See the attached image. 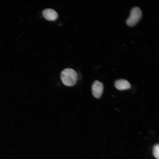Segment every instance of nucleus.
Segmentation results:
<instances>
[{
	"mask_svg": "<svg viewBox=\"0 0 159 159\" xmlns=\"http://www.w3.org/2000/svg\"><path fill=\"white\" fill-rule=\"evenodd\" d=\"M61 79L63 83L67 86L74 85L78 78L77 74L73 69L67 68L63 69L60 74Z\"/></svg>",
	"mask_w": 159,
	"mask_h": 159,
	"instance_id": "obj_1",
	"label": "nucleus"
},
{
	"mask_svg": "<svg viewBox=\"0 0 159 159\" xmlns=\"http://www.w3.org/2000/svg\"><path fill=\"white\" fill-rule=\"evenodd\" d=\"M142 16V12L138 7H135L131 9L130 15L126 21L127 25L130 26L135 25L140 20Z\"/></svg>",
	"mask_w": 159,
	"mask_h": 159,
	"instance_id": "obj_2",
	"label": "nucleus"
},
{
	"mask_svg": "<svg viewBox=\"0 0 159 159\" xmlns=\"http://www.w3.org/2000/svg\"><path fill=\"white\" fill-rule=\"evenodd\" d=\"M103 90V85L101 82L95 80L92 86V91L93 96L99 98L102 96Z\"/></svg>",
	"mask_w": 159,
	"mask_h": 159,
	"instance_id": "obj_3",
	"label": "nucleus"
},
{
	"mask_svg": "<svg viewBox=\"0 0 159 159\" xmlns=\"http://www.w3.org/2000/svg\"><path fill=\"white\" fill-rule=\"evenodd\" d=\"M42 15L45 19L49 21H54L58 17L57 13L54 10L51 9H44L43 11Z\"/></svg>",
	"mask_w": 159,
	"mask_h": 159,
	"instance_id": "obj_4",
	"label": "nucleus"
},
{
	"mask_svg": "<svg viewBox=\"0 0 159 159\" xmlns=\"http://www.w3.org/2000/svg\"><path fill=\"white\" fill-rule=\"evenodd\" d=\"M115 85L117 89L120 90H127L131 87L130 84L127 80L122 79L117 80Z\"/></svg>",
	"mask_w": 159,
	"mask_h": 159,
	"instance_id": "obj_5",
	"label": "nucleus"
},
{
	"mask_svg": "<svg viewBox=\"0 0 159 159\" xmlns=\"http://www.w3.org/2000/svg\"><path fill=\"white\" fill-rule=\"evenodd\" d=\"M153 153L157 159H159V145L158 144L155 145L153 148Z\"/></svg>",
	"mask_w": 159,
	"mask_h": 159,
	"instance_id": "obj_6",
	"label": "nucleus"
}]
</instances>
